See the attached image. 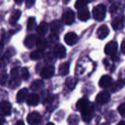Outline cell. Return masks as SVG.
Masks as SVG:
<instances>
[{"instance_id": "cell-1", "label": "cell", "mask_w": 125, "mask_h": 125, "mask_svg": "<svg viewBox=\"0 0 125 125\" xmlns=\"http://www.w3.org/2000/svg\"><path fill=\"white\" fill-rule=\"evenodd\" d=\"M77 109L82 113V119L85 122H89L94 115V105L87 99H81L77 102Z\"/></svg>"}, {"instance_id": "cell-2", "label": "cell", "mask_w": 125, "mask_h": 125, "mask_svg": "<svg viewBox=\"0 0 125 125\" xmlns=\"http://www.w3.org/2000/svg\"><path fill=\"white\" fill-rule=\"evenodd\" d=\"M106 14V9L105 6L103 5V4H98L94 8V10H93V15H94V17L97 21H103L105 17Z\"/></svg>"}, {"instance_id": "cell-3", "label": "cell", "mask_w": 125, "mask_h": 125, "mask_svg": "<svg viewBox=\"0 0 125 125\" xmlns=\"http://www.w3.org/2000/svg\"><path fill=\"white\" fill-rule=\"evenodd\" d=\"M27 120H28V123L30 125H37L41 121V116L37 111H33V112L29 113L28 115Z\"/></svg>"}, {"instance_id": "cell-4", "label": "cell", "mask_w": 125, "mask_h": 125, "mask_svg": "<svg viewBox=\"0 0 125 125\" xmlns=\"http://www.w3.org/2000/svg\"><path fill=\"white\" fill-rule=\"evenodd\" d=\"M54 73H55V68L53 65H47L40 72V76L44 79H49L52 76H53Z\"/></svg>"}, {"instance_id": "cell-5", "label": "cell", "mask_w": 125, "mask_h": 125, "mask_svg": "<svg viewBox=\"0 0 125 125\" xmlns=\"http://www.w3.org/2000/svg\"><path fill=\"white\" fill-rule=\"evenodd\" d=\"M117 51V43L116 41H111L104 47V53L106 55L113 56Z\"/></svg>"}, {"instance_id": "cell-6", "label": "cell", "mask_w": 125, "mask_h": 125, "mask_svg": "<svg viewBox=\"0 0 125 125\" xmlns=\"http://www.w3.org/2000/svg\"><path fill=\"white\" fill-rule=\"evenodd\" d=\"M62 19L64 21L65 24L70 25L75 21V13L73 10L68 9L66 10L64 13H63V16H62Z\"/></svg>"}, {"instance_id": "cell-7", "label": "cell", "mask_w": 125, "mask_h": 125, "mask_svg": "<svg viewBox=\"0 0 125 125\" xmlns=\"http://www.w3.org/2000/svg\"><path fill=\"white\" fill-rule=\"evenodd\" d=\"M54 54L57 58H63L66 57V49L61 44H57L54 47Z\"/></svg>"}, {"instance_id": "cell-8", "label": "cell", "mask_w": 125, "mask_h": 125, "mask_svg": "<svg viewBox=\"0 0 125 125\" xmlns=\"http://www.w3.org/2000/svg\"><path fill=\"white\" fill-rule=\"evenodd\" d=\"M124 24V17L123 16H118L112 20L111 21V26L114 30H120L123 28Z\"/></svg>"}, {"instance_id": "cell-9", "label": "cell", "mask_w": 125, "mask_h": 125, "mask_svg": "<svg viewBox=\"0 0 125 125\" xmlns=\"http://www.w3.org/2000/svg\"><path fill=\"white\" fill-rule=\"evenodd\" d=\"M64 41L67 45H74L77 43V41H78V36L76 35V33H73V32H70V33L65 34Z\"/></svg>"}, {"instance_id": "cell-10", "label": "cell", "mask_w": 125, "mask_h": 125, "mask_svg": "<svg viewBox=\"0 0 125 125\" xmlns=\"http://www.w3.org/2000/svg\"><path fill=\"white\" fill-rule=\"evenodd\" d=\"M111 95L108 92L106 91H103V92L99 93L96 97V102L99 104H104L105 103H107L110 100Z\"/></svg>"}, {"instance_id": "cell-11", "label": "cell", "mask_w": 125, "mask_h": 125, "mask_svg": "<svg viewBox=\"0 0 125 125\" xmlns=\"http://www.w3.org/2000/svg\"><path fill=\"white\" fill-rule=\"evenodd\" d=\"M0 112L4 116H9L11 113V104L8 101L0 102Z\"/></svg>"}, {"instance_id": "cell-12", "label": "cell", "mask_w": 125, "mask_h": 125, "mask_svg": "<svg viewBox=\"0 0 125 125\" xmlns=\"http://www.w3.org/2000/svg\"><path fill=\"white\" fill-rule=\"evenodd\" d=\"M110 33V30L106 25H102L100 26L97 30V36L99 37L100 40H104V38L108 36Z\"/></svg>"}, {"instance_id": "cell-13", "label": "cell", "mask_w": 125, "mask_h": 125, "mask_svg": "<svg viewBox=\"0 0 125 125\" xmlns=\"http://www.w3.org/2000/svg\"><path fill=\"white\" fill-rule=\"evenodd\" d=\"M112 83V79L110 75H103L99 80V87L102 88H107Z\"/></svg>"}, {"instance_id": "cell-14", "label": "cell", "mask_w": 125, "mask_h": 125, "mask_svg": "<svg viewBox=\"0 0 125 125\" xmlns=\"http://www.w3.org/2000/svg\"><path fill=\"white\" fill-rule=\"evenodd\" d=\"M37 41V37L34 34L28 35L24 40V45L28 48H33L35 45H36Z\"/></svg>"}, {"instance_id": "cell-15", "label": "cell", "mask_w": 125, "mask_h": 125, "mask_svg": "<svg viewBox=\"0 0 125 125\" xmlns=\"http://www.w3.org/2000/svg\"><path fill=\"white\" fill-rule=\"evenodd\" d=\"M89 17H90V13H89V10L87 8H82V9L79 10V12H78L79 20H81L82 21H86L89 19Z\"/></svg>"}, {"instance_id": "cell-16", "label": "cell", "mask_w": 125, "mask_h": 125, "mask_svg": "<svg viewBox=\"0 0 125 125\" xmlns=\"http://www.w3.org/2000/svg\"><path fill=\"white\" fill-rule=\"evenodd\" d=\"M39 102H40V97L35 94H30L27 98V104H29V105L34 106L36 104H38Z\"/></svg>"}, {"instance_id": "cell-17", "label": "cell", "mask_w": 125, "mask_h": 125, "mask_svg": "<svg viewBox=\"0 0 125 125\" xmlns=\"http://www.w3.org/2000/svg\"><path fill=\"white\" fill-rule=\"evenodd\" d=\"M62 29V23L60 21H54L51 23V30L53 34H57Z\"/></svg>"}, {"instance_id": "cell-18", "label": "cell", "mask_w": 125, "mask_h": 125, "mask_svg": "<svg viewBox=\"0 0 125 125\" xmlns=\"http://www.w3.org/2000/svg\"><path fill=\"white\" fill-rule=\"evenodd\" d=\"M48 27L49 26L46 22H45V21L41 22L37 28V33L39 35H40V36H44L48 31Z\"/></svg>"}, {"instance_id": "cell-19", "label": "cell", "mask_w": 125, "mask_h": 125, "mask_svg": "<svg viewBox=\"0 0 125 125\" xmlns=\"http://www.w3.org/2000/svg\"><path fill=\"white\" fill-rule=\"evenodd\" d=\"M27 97H28V89L22 88L18 92L17 95H16V100L17 102L21 103L27 99Z\"/></svg>"}, {"instance_id": "cell-20", "label": "cell", "mask_w": 125, "mask_h": 125, "mask_svg": "<svg viewBox=\"0 0 125 125\" xmlns=\"http://www.w3.org/2000/svg\"><path fill=\"white\" fill-rule=\"evenodd\" d=\"M69 70H70V62H63L62 64L59 66V75H68L69 73Z\"/></svg>"}, {"instance_id": "cell-21", "label": "cell", "mask_w": 125, "mask_h": 125, "mask_svg": "<svg viewBox=\"0 0 125 125\" xmlns=\"http://www.w3.org/2000/svg\"><path fill=\"white\" fill-rule=\"evenodd\" d=\"M21 10H15L14 12L12 13V15L10 16V23L12 25L16 24V22H17V21L19 20L20 16H21Z\"/></svg>"}, {"instance_id": "cell-22", "label": "cell", "mask_w": 125, "mask_h": 125, "mask_svg": "<svg viewBox=\"0 0 125 125\" xmlns=\"http://www.w3.org/2000/svg\"><path fill=\"white\" fill-rule=\"evenodd\" d=\"M36 45L39 50H42V51L45 50L47 47V40L44 37H40V38L37 39Z\"/></svg>"}, {"instance_id": "cell-23", "label": "cell", "mask_w": 125, "mask_h": 125, "mask_svg": "<svg viewBox=\"0 0 125 125\" xmlns=\"http://www.w3.org/2000/svg\"><path fill=\"white\" fill-rule=\"evenodd\" d=\"M44 82L41 80H36L31 84V89L33 91H39L41 90L44 87Z\"/></svg>"}, {"instance_id": "cell-24", "label": "cell", "mask_w": 125, "mask_h": 125, "mask_svg": "<svg viewBox=\"0 0 125 125\" xmlns=\"http://www.w3.org/2000/svg\"><path fill=\"white\" fill-rule=\"evenodd\" d=\"M77 82H78V80L76 78H74V77H69L66 80V86L68 87V88L70 90H73L74 88L76 86Z\"/></svg>"}, {"instance_id": "cell-25", "label": "cell", "mask_w": 125, "mask_h": 125, "mask_svg": "<svg viewBox=\"0 0 125 125\" xmlns=\"http://www.w3.org/2000/svg\"><path fill=\"white\" fill-rule=\"evenodd\" d=\"M44 56V52L42 50H37V51H34V52H33L31 53V55H30V57H31V59H33V60H39V59L42 58Z\"/></svg>"}, {"instance_id": "cell-26", "label": "cell", "mask_w": 125, "mask_h": 125, "mask_svg": "<svg viewBox=\"0 0 125 125\" xmlns=\"http://www.w3.org/2000/svg\"><path fill=\"white\" fill-rule=\"evenodd\" d=\"M21 84V79L19 78L18 76L16 77H12V79L10 80V85L9 87H10V88H16L17 87H19V85Z\"/></svg>"}, {"instance_id": "cell-27", "label": "cell", "mask_w": 125, "mask_h": 125, "mask_svg": "<svg viewBox=\"0 0 125 125\" xmlns=\"http://www.w3.org/2000/svg\"><path fill=\"white\" fill-rule=\"evenodd\" d=\"M68 123L70 125H77L79 123V116L75 114H72L69 116Z\"/></svg>"}, {"instance_id": "cell-28", "label": "cell", "mask_w": 125, "mask_h": 125, "mask_svg": "<svg viewBox=\"0 0 125 125\" xmlns=\"http://www.w3.org/2000/svg\"><path fill=\"white\" fill-rule=\"evenodd\" d=\"M88 0H77L75 4V7L77 10H81L82 8H85V6L88 4Z\"/></svg>"}, {"instance_id": "cell-29", "label": "cell", "mask_w": 125, "mask_h": 125, "mask_svg": "<svg viewBox=\"0 0 125 125\" xmlns=\"http://www.w3.org/2000/svg\"><path fill=\"white\" fill-rule=\"evenodd\" d=\"M36 28V21H35V18L30 17L28 21V29L32 31V30L35 29Z\"/></svg>"}, {"instance_id": "cell-30", "label": "cell", "mask_w": 125, "mask_h": 125, "mask_svg": "<svg viewBox=\"0 0 125 125\" xmlns=\"http://www.w3.org/2000/svg\"><path fill=\"white\" fill-rule=\"evenodd\" d=\"M56 56L54 53H52V52H48L46 55V57H45V61H46L48 63H50V64H52V62H55L56 60Z\"/></svg>"}, {"instance_id": "cell-31", "label": "cell", "mask_w": 125, "mask_h": 125, "mask_svg": "<svg viewBox=\"0 0 125 125\" xmlns=\"http://www.w3.org/2000/svg\"><path fill=\"white\" fill-rule=\"evenodd\" d=\"M21 77L23 80H28V77H29V72L27 68H23L21 70Z\"/></svg>"}, {"instance_id": "cell-32", "label": "cell", "mask_w": 125, "mask_h": 125, "mask_svg": "<svg viewBox=\"0 0 125 125\" xmlns=\"http://www.w3.org/2000/svg\"><path fill=\"white\" fill-rule=\"evenodd\" d=\"M117 111L123 117H125V103H123V104H121L118 106Z\"/></svg>"}, {"instance_id": "cell-33", "label": "cell", "mask_w": 125, "mask_h": 125, "mask_svg": "<svg viewBox=\"0 0 125 125\" xmlns=\"http://www.w3.org/2000/svg\"><path fill=\"white\" fill-rule=\"evenodd\" d=\"M15 54V52H14V49L13 48H8L7 51L5 52V53H4V57H6L7 59H10V58L11 56H13Z\"/></svg>"}, {"instance_id": "cell-34", "label": "cell", "mask_w": 125, "mask_h": 125, "mask_svg": "<svg viewBox=\"0 0 125 125\" xmlns=\"http://www.w3.org/2000/svg\"><path fill=\"white\" fill-rule=\"evenodd\" d=\"M7 74L5 73H2L0 74V85H3L4 86V84L6 83V81H7Z\"/></svg>"}, {"instance_id": "cell-35", "label": "cell", "mask_w": 125, "mask_h": 125, "mask_svg": "<svg viewBox=\"0 0 125 125\" xmlns=\"http://www.w3.org/2000/svg\"><path fill=\"white\" fill-rule=\"evenodd\" d=\"M9 59L6 58L4 56L3 57H0V68H4L6 66V63H7V61Z\"/></svg>"}, {"instance_id": "cell-36", "label": "cell", "mask_w": 125, "mask_h": 125, "mask_svg": "<svg viewBox=\"0 0 125 125\" xmlns=\"http://www.w3.org/2000/svg\"><path fill=\"white\" fill-rule=\"evenodd\" d=\"M11 75H12V77H16L18 76V75H19V70H18V68H14L11 70Z\"/></svg>"}, {"instance_id": "cell-37", "label": "cell", "mask_w": 125, "mask_h": 125, "mask_svg": "<svg viewBox=\"0 0 125 125\" xmlns=\"http://www.w3.org/2000/svg\"><path fill=\"white\" fill-rule=\"evenodd\" d=\"M25 3H26V6L28 8H30L34 4L35 0H25Z\"/></svg>"}, {"instance_id": "cell-38", "label": "cell", "mask_w": 125, "mask_h": 125, "mask_svg": "<svg viewBox=\"0 0 125 125\" xmlns=\"http://www.w3.org/2000/svg\"><path fill=\"white\" fill-rule=\"evenodd\" d=\"M118 81H120L121 82H123V84L125 83V70H124V72H123V75L120 76V79Z\"/></svg>"}, {"instance_id": "cell-39", "label": "cell", "mask_w": 125, "mask_h": 125, "mask_svg": "<svg viewBox=\"0 0 125 125\" xmlns=\"http://www.w3.org/2000/svg\"><path fill=\"white\" fill-rule=\"evenodd\" d=\"M121 51L123 54H125V40H123L121 45Z\"/></svg>"}, {"instance_id": "cell-40", "label": "cell", "mask_w": 125, "mask_h": 125, "mask_svg": "<svg viewBox=\"0 0 125 125\" xmlns=\"http://www.w3.org/2000/svg\"><path fill=\"white\" fill-rule=\"evenodd\" d=\"M4 122H5V120H4L2 116H0V125H4Z\"/></svg>"}, {"instance_id": "cell-41", "label": "cell", "mask_w": 125, "mask_h": 125, "mask_svg": "<svg viewBox=\"0 0 125 125\" xmlns=\"http://www.w3.org/2000/svg\"><path fill=\"white\" fill-rule=\"evenodd\" d=\"M3 49H4V44H3L2 42L0 41V52H2Z\"/></svg>"}, {"instance_id": "cell-42", "label": "cell", "mask_w": 125, "mask_h": 125, "mask_svg": "<svg viewBox=\"0 0 125 125\" xmlns=\"http://www.w3.org/2000/svg\"><path fill=\"white\" fill-rule=\"evenodd\" d=\"M16 125H24V123H23L22 121H18L17 123H16Z\"/></svg>"}, {"instance_id": "cell-43", "label": "cell", "mask_w": 125, "mask_h": 125, "mask_svg": "<svg viewBox=\"0 0 125 125\" xmlns=\"http://www.w3.org/2000/svg\"><path fill=\"white\" fill-rule=\"evenodd\" d=\"M22 1H23V0H15V2H16V4H21V3H22Z\"/></svg>"}, {"instance_id": "cell-44", "label": "cell", "mask_w": 125, "mask_h": 125, "mask_svg": "<svg viewBox=\"0 0 125 125\" xmlns=\"http://www.w3.org/2000/svg\"><path fill=\"white\" fill-rule=\"evenodd\" d=\"M117 125H125V121H122V122H120V123H118Z\"/></svg>"}, {"instance_id": "cell-45", "label": "cell", "mask_w": 125, "mask_h": 125, "mask_svg": "<svg viewBox=\"0 0 125 125\" xmlns=\"http://www.w3.org/2000/svg\"><path fill=\"white\" fill-rule=\"evenodd\" d=\"M46 125H54V124H53V123H48Z\"/></svg>"}, {"instance_id": "cell-46", "label": "cell", "mask_w": 125, "mask_h": 125, "mask_svg": "<svg viewBox=\"0 0 125 125\" xmlns=\"http://www.w3.org/2000/svg\"><path fill=\"white\" fill-rule=\"evenodd\" d=\"M101 125H109V124H107V123H103V124H101Z\"/></svg>"}, {"instance_id": "cell-47", "label": "cell", "mask_w": 125, "mask_h": 125, "mask_svg": "<svg viewBox=\"0 0 125 125\" xmlns=\"http://www.w3.org/2000/svg\"><path fill=\"white\" fill-rule=\"evenodd\" d=\"M68 1H69V0H64V2H65V3H67Z\"/></svg>"}]
</instances>
